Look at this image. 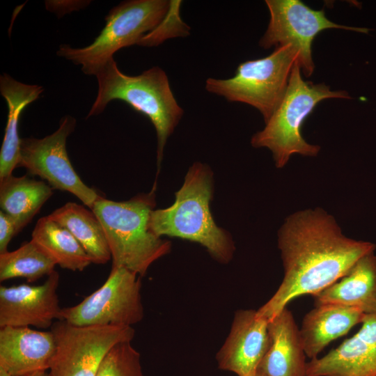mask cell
Returning a JSON list of instances; mask_svg holds the SVG:
<instances>
[{
	"mask_svg": "<svg viewBox=\"0 0 376 376\" xmlns=\"http://www.w3.org/2000/svg\"><path fill=\"white\" fill-rule=\"evenodd\" d=\"M284 276L273 296L256 311L271 320L292 299L315 295L345 274L375 244L344 235L334 217L322 208L297 211L278 231Z\"/></svg>",
	"mask_w": 376,
	"mask_h": 376,
	"instance_id": "cell-1",
	"label": "cell"
},
{
	"mask_svg": "<svg viewBox=\"0 0 376 376\" xmlns=\"http://www.w3.org/2000/svg\"><path fill=\"white\" fill-rule=\"evenodd\" d=\"M213 174L201 162L191 165L174 203L164 209L153 210L150 228L157 236H169L196 242L221 263L233 258L235 245L229 233L218 226L211 213Z\"/></svg>",
	"mask_w": 376,
	"mask_h": 376,
	"instance_id": "cell-2",
	"label": "cell"
},
{
	"mask_svg": "<svg viewBox=\"0 0 376 376\" xmlns=\"http://www.w3.org/2000/svg\"><path fill=\"white\" fill-rule=\"evenodd\" d=\"M98 91L86 118L100 114L113 100L125 102L146 116L155 128L157 138V161L160 166L168 138L181 120L184 111L171 91L166 72L155 66L141 75L123 73L114 58L95 75Z\"/></svg>",
	"mask_w": 376,
	"mask_h": 376,
	"instance_id": "cell-3",
	"label": "cell"
},
{
	"mask_svg": "<svg viewBox=\"0 0 376 376\" xmlns=\"http://www.w3.org/2000/svg\"><path fill=\"white\" fill-rule=\"evenodd\" d=\"M155 205L154 189L125 201L101 196L95 203L91 210L103 227L112 267L126 268L143 276L154 262L170 252L171 242L150 228Z\"/></svg>",
	"mask_w": 376,
	"mask_h": 376,
	"instance_id": "cell-4",
	"label": "cell"
},
{
	"mask_svg": "<svg viewBox=\"0 0 376 376\" xmlns=\"http://www.w3.org/2000/svg\"><path fill=\"white\" fill-rule=\"evenodd\" d=\"M329 98L350 97L345 91H331L323 83L315 84L304 81L297 60L282 101L265 127L253 135L251 146L269 149L277 168L284 167L295 154L316 156L320 147L308 143L303 138L301 127L319 102Z\"/></svg>",
	"mask_w": 376,
	"mask_h": 376,
	"instance_id": "cell-5",
	"label": "cell"
},
{
	"mask_svg": "<svg viewBox=\"0 0 376 376\" xmlns=\"http://www.w3.org/2000/svg\"><path fill=\"white\" fill-rule=\"evenodd\" d=\"M170 5L168 0L123 1L110 10L104 27L91 45L80 48L61 45L56 54L81 65L84 74L95 75L118 50L138 45L162 22Z\"/></svg>",
	"mask_w": 376,
	"mask_h": 376,
	"instance_id": "cell-6",
	"label": "cell"
},
{
	"mask_svg": "<svg viewBox=\"0 0 376 376\" xmlns=\"http://www.w3.org/2000/svg\"><path fill=\"white\" fill-rule=\"evenodd\" d=\"M298 57L299 51L294 45L280 46L267 56L240 63L231 78H208L205 87L209 93L230 102L252 106L267 123L285 94Z\"/></svg>",
	"mask_w": 376,
	"mask_h": 376,
	"instance_id": "cell-7",
	"label": "cell"
},
{
	"mask_svg": "<svg viewBox=\"0 0 376 376\" xmlns=\"http://www.w3.org/2000/svg\"><path fill=\"white\" fill-rule=\"evenodd\" d=\"M139 277L126 268L112 267L99 288L78 304L62 308L60 320L80 327H132L144 316Z\"/></svg>",
	"mask_w": 376,
	"mask_h": 376,
	"instance_id": "cell-8",
	"label": "cell"
},
{
	"mask_svg": "<svg viewBox=\"0 0 376 376\" xmlns=\"http://www.w3.org/2000/svg\"><path fill=\"white\" fill-rule=\"evenodd\" d=\"M50 331L56 343L49 376H95L106 354L115 345L131 342L134 329L130 326H75L63 320L54 322Z\"/></svg>",
	"mask_w": 376,
	"mask_h": 376,
	"instance_id": "cell-9",
	"label": "cell"
},
{
	"mask_svg": "<svg viewBox=\"0 0 376 376\" xmlns=\"http://www.w3.org/2000/svg\"><path fill=\"white\" fill-rule=\"evenodd\" d=\"M75 127V118L66 115L61 119L58 128L50 135L42 139H21L18 166L47 180L52 189L72 194L91 210L101 196L81 180L66 150L67 138Z\"/></svg>",
	"mask_w": 376,
	"mask_h": 376,
	"instance_id": "cell-10",
	"label": "cell"
},
{
	"mask_svg": "<svg viewBox=\"0 0 376 376\" xmlns=\"http://www.w3.org/2000/svg\"><path fill=\"white\" fill-rule=\"evenodd\" d=\"M270 15L267 28L259 41L264 49L294 45L299 51L298 64L303 74L312 75L315 65L312 44L321 31L328 29H342L367 33L364 28L336 24L325 15L324 9L314 10L299 0H266Z\"/></svg>",
	"mask_w": 376,
	"mask_h": 376,
	"instance_id": "cell-11",
	"label": "cell"
},
{
	"mask_svg": "<svg viewBox=\"0 0 376 376\" xmlns=\"http://www.w3.org/2000/svg\"><path fill=\"white\" fill-rule=\"evenodd\" d=\"M59 274L54 271L39 285L0 286V327L30 326L47 329L61 320L56 292Z\"/></svg>",
	"mask_w": 376,
	"mask_h": 376,
	"instance_id": "cell-12",
	"label": "cell"
},
{
	"mask_svg": "<svg viewBox=\"0 0 376 376\" xmlns=\"http://www.w3.org/2000/svg\"><path fill=\"white\" fill-rule=\"evenodd\" d=\"M269 320L254 310H240L217 354L219 369L248 376L254 373L269 346Z\"/></svg>",
	"mask_w": 376,
	"mask_h": 376,
	"instance_id": "cell-13",
	"label": "cell"
},
{
	"mask_svg": "<svg viewBox=\"0 0 376 376\" xmlns=\"http://www.w3.org/2000/svg\"><path fill=\"white\" fill-rule=\"evenodd\" d=\"M338 347L306 363V376H376V311Z\"/></svg>",
	"mask_w": 376,
	"mask_h": 376,
	"instance_id": "cell-14",
	"label": "cell"
},
{
	"mask_svg": "<svg viewBox=\"0 0 376 376\" xmlns=\"http://www.w3.org/2000/svg\"><path fill=\"white\" fill-rule=\"evenodd\" d=\"M55 350L51 331L0 327V368L12 376H30L49 370Z\"/></svg>",
	"mask_w": 376,
	"mask_h": 376,
	"instance_id": "cell-15",
	"label": "cell"
},
{
	"mask_svg": "<svg viewBox=\"0 0 376 376\" xmlns=\"http://www.w3.org/2000/svg\"><path fill=\"white\" fill-rule=\"evenodd\" d=\"M269 346L256 373L263 376H306V354L292 313L284 308L269 320Z\"/></svg>",
	"mask_w": 376,
	"mask_h": 376,
	"instance_id": "cell-16",
	"label": "cell"
},
{
	"mask_svg": "<svg viewBox=\"0 0 376 376\" xmlns=\"http://www.w3.org/2000/svg\"><path fill=\"white\" fill-rule=\"evenodd\" d=\"M359 308L339 304H320L304 318L299 335L304 353L313 359L332 340L345 335L363 320Z\"/></svg>",
	"mask_w": 376,
	"mask_h": 376,
	"instance_id": "cell-17",
	"label": "cell"
},
{
	"mask_svg": "<svg viewBox=\"0 0 376 376\" xmlns=\"http://www.w3.org/2000/svg\"><path fill=\"white\" fill-rule=\"evenodd\" d=\"M315 305L331 304L360 309L364 313L376 311V256L361 258L337 281L314 296Z\"/></svg>",
	"mask_w": 376,
	"mask_h": 376,
	"instance_id": "cell-18",
	"label": "cell"
},
{
	"mask_svg": "<svg viewBox=\"0 0 376 376\" xmlns=\"http://www.w3.org/2000/svg\"><path fill=\"white\" fill-rule=\"evenodd\" d=\"M43 88L22 83L8 74L0 76V93L6 100L8 113L5 134L0 151V180L12 174L18 166L21 138L18 124L22 111L39 98Z\"/></svg>",
	"mask_w": 376,
	"mask_h": 376,
	"instance_id": "cell-19",
	"label": "cell"
},
{
	"mask_svg": "<svg viewBox=\"0 0 376 376\" xmlns=\"http://www.w3.org/2000/svg\"><path fill=\"white\" fill-rule=\"evenodd\" d=\"M48 217L74 236L93 263L105 264L111 258L103 227L92 210L68 202Z\"/></svg>",
	"mask_w": 376,
	"mask_h": 376,
	"instance_id": "cell-20",
	"label": "cell"
},
{
	"mask_svg": "<svg viewBox=\"0 0 376 376\" xmlns=\"http://www.w3.org/2000/svg\"><path fill=\"white\" fill-rule=\"evenodd\" d=\"M53 194L42 181L13 175L0 180L1 210L11 216L21 230Z\"/></svg>",
	"mask_w": 376,
	"mask_h": 376,
	"instance_id": "cell-21",
	"label": "cell"
},
{
	"mask_svg": "<svg viewBox=\"0 0 376 376\" xmlns=\"http://www.w3.org/2000/svg\"><path fill=\"white\" fill-rule=\"evenodd\" d=\"M31 240L61 268L81 272L93 263L74 236L48 215L38 220Z\"/></svg>",
	"mask_w": 376,
	"mask_h": 376,
	"instance_id": "cell-22",
	"label": "cell"
},
{
	"mask_svg": "<svg viewBox=\"0 0 376 376\" xmlns=\"http://www.w3.org/2000/svg\"><path fill=\"white\" fill-rule=\"evenodd\" d=\"M55 262L33 241L24 242L16 250L0 253V281L24 278L34 282L50 275Z\"/></svg>",
	"mask_w": 376,
	"mask_h": 376,
	"instance_id": "cell-23",
	"label": "cell"
},
{
	"mask_svg": "<svg viewBox=\"0 0 376 376\" xmlns=\"http://www.w3.org/2000/svg\"><path fill=\"white\" fill-rule=\"evenodd\" d=\"M95 376H144L140 354L131 342L117 343L103 358Z\"/></svg>",
	"mask_w": 376,
	"mask_h": 376,
	"instance_id": "cell-24",
	"label": "cell"
},
{
	"mask_svg": "<svg viewBox=\"0 0 376 376\" xmlns=\"http://www.w3.org/2000/svg\"><path fill=\"white\" fill-rule=\"evenodd\" d=\"M181 3V1H171L169 10L164 18L152 31L142 37L138 45L156 47L167 39L189 36L190 27L180 16Z\"/></svg>",
	"mask_w": 376,
	"mask_h": 376,
	"instance_id": "cell-25",
	"label": "cell"
},
{
	"mask_svg": "<svg viewBox=\"0 0 376 376\" xmlns=\"http://www.w3.org/2000/svg\"><path fill=\"white\" fill-rule=\"evenodd\" d=\"M19 231L15 220L7 213L0 210V253L8 251L10 240Z\"/></svg>",
	"mask_w": 376,
	"mask_h": 376,
	"instance_id": "cell-26",
	"label": "cell"
},
{
	"mask_svg": "<svg viewBox=\"0 0 376 376\" xmlns=\"http://www.w3.org/2000/svg\"><path fill=\"white\" fill-rule=\"evenodd\" d=\"M86 3L87 1H47L45 5L47 10L55 12L58 16L85 7Z\"/></svg>",
	"mask_w": 376,
	"mask_h": 376,
	"instance_id": "cell-27",
	"label": "cell"
},
{
	"mask_svg": "<svg viewBox=\"0 0 376 376\" xmlns=\"http://www.w3.org/2000/svg\"><path fill=\"white\" fill-rule=\"evenodd\" d=\"M30 376H49V374L47 371H42L33 374Z\"/></svg>",
	"mask_w": 376,
	"mask_h": 376,
	"instance_id": "cell-28",
	"label": "cell"
},
{
	"mask_svg": "<svg viewBox=\"0 0 376 376\" xmlns=\"http://www.w3.org/2000/svg\"><path fill=\"white\" fill-rule=\"evenodd\" d=\"M0 376H12V375L9 374L7 371H6L4 369L0 368Z\"/></svg>",
	"mask_w": 376,
	"mask_h": 376,
	"instance_id": "cell-29",
	"label": "cell"
},
{
	"mask_svg": "<svg viewBox=\"0 0 376 376\" xmlns=\"http://www.w3.org/2000/svg\"><path fill=\"white\" fill-rule=\"evenodd\" d=\"M248 376H263V375H259L258 373H257L255 372L254 373H253V374H251V375H248Z\"/></svg>",
	"mask_w": 376,
	"mask_h": 376,
	"instance_id": "cell-30",
	"label": "cell"
}]
</instances>
